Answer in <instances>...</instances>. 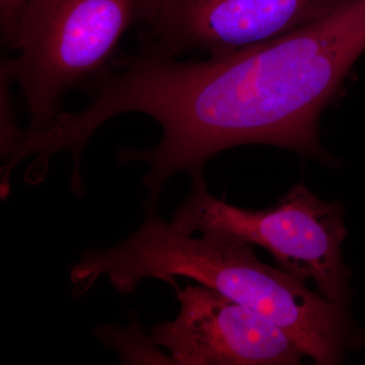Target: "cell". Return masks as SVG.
<instances>
[{"label": "cell", "instance_id": "7", "mask_svg": "<svg viewBox=\"0 0 365 365\" xmlns=\"http://www.w3.org/2000/svg\"><path fill=\"white\" fill-rule=\"evenodd\" d=\"M13 83L9 58L2 59L0 66V132L1 158L6 160L13 157L26 133L16 121L11 93Z\"/></svg>", "mask_w": 365, "mask_h": 365}, {"label": "cell", "instance_id": "5", "mask_svg": "<svg viewBox=\"0 0 365 365\" xmlns=\"http://www.w3.org/2000/svg\"><path fill=\"white\" fill-rule=\"evenodd\" d=\"M343 0H158L139 44L163 54L227 56L314 23Z\"/></svg>", "mask_w": 365, "mask_h": 365}, {"label": "cell", "instance_id": "1", "mask_svg": "<svg viewBox=\"0 0 365 365\" xmlns=\"http://www.w3.org/2000/svg\"><path fill=\"white\" fill-rule=\"evenodd\" d=\"M364 53L365 0H343L314 23L217 58L182 61L139 44L98 83L86 116L96 126L129 112L157 120L158 145L118 155L119 163L150 165L143 185L153 207L170 178L201 179L210 158L240 145L277 146L336 167L319 120Z\"/></svg>", "mask_w": 365, "mask_h": 365}, {"label": "cell", "instance_id": "3", "mask_svg": "<svg viewBox=\"0 0 365 365\" xmlns=\"http://www.w3.org/2000/svg\"><path fill=\"white\" fill-rule=\"evenodd\" d=\"M158 0H26L16 58H9L30 113L29 131L47 129L71 90L93 91L115 62L126 31L141 25Z\"/></svg>", "mask_w": 365, "mask_h": 365}, {"label": "cell", "instance_id": "4", "mask_svg": "<svg viewBox=\"0 0 365 365\" xmlns=\"http://www.w3.org/2000/svg\"><path fill=\"white\" fill-rule=\"evenodd\" d=\"M345 210L327 202L304 182L292 187L272 207L252 210L230 205L208 192L202 179L175 211L173 227L185 234L222 230L267 250L278 267L312 279L326 299L349 304L352 273L342 257L347 237Z\"/></svg>", "mask_w": 365, "mask_h": 365}, {"label": "cell", "instance_id": "2", "mask_svg": "<svg viewBox=\"0 0 365 365\" xmlns=\"http://www.w3.org/2000/svg\"><path fill=\"white\" fill-rule=\"evenodd\" d=\"M145 206L140 227L107 250L90 249L85 266L91 280L107 276L118 294H133L144 278L176 287L178 276L212 288L272 321L317 365L343 364L365 346L349 304L309 289L306 280L262 262L253 244L222 230L185 234Z\"/></svg>", "mask_w": 365, "mask_h": 365}, {"label": "cell", "instance_id": "6", "mask_svg": "<svg viewBox=\"0 0 365 365\" xmlns=\"http://www.w3.org/2000/svg\"><path fill=\"white\" fill-rule=\"evenodd\" d=\"M180 313L150 340L179 365H297L306 355L272 321L199 284L178 290Z\"/></svg>", "mask_w": 365, "mask_h": 365}, {"label": "cell", "instance_id": "8", "mask_svg": "<svg viewBox=\"0 0 365 365\" xmlns=\"http://www.w3.org/2000/svg\"><path fill=\"white\" fill-rule=\"evenodd\" d=\"M26 0H0L1 39L9 49H16L19 23Z\"/></svg>", "mask_w": 365, "mask_h": 365}]
</instances>
